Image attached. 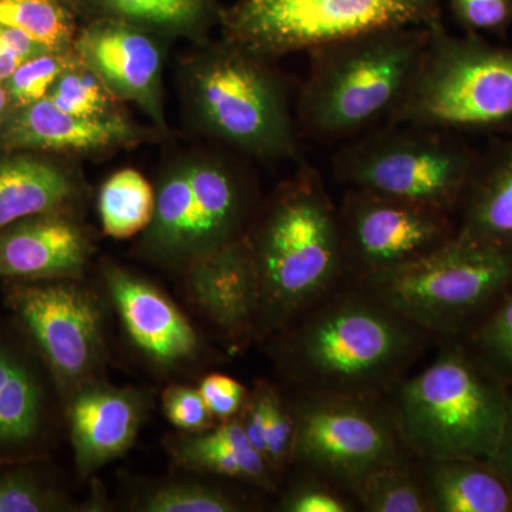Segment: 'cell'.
<instances>
[{"label":"cell","mask_w":512,"mask_h":512,"mask_svg":"<svg viewBox=\"0 0 512 512\" xmlns=\"http://www.w3.org/2000/svg\"><path fill=\"white\" fill-rule=\"evenodd\" d=\"M265 343L286 389L349 396H390L437 345L350 276Z\"/></svg>","instance_id":"obj_1"},{"label":"cell","mask_w":512,"mask_h":512,"mask_svg":"<svg viewBox=\"0 0 512 512\" xmlns=\"http://www.w3.org/2000/svg\"><path fill=\"white\" fill-rule=\"evenodd\" d=\"M247 239L258 276L256 340L265 342L349 278L339 205L311 167L258 208Z\"/></svg>","instance_id":"obj_2"},{"label":"cell","mask_w":512,"mask_h":512,"mask_svg":"<svg viewBox=\"0 0 512 512\" xmlns=\"http://www.w3.org/2000/svg\"><path fill=\"white\" fill-rule=\"evenodd\" d=\"M429 26L382 30L316 47L298 124L318 141L355 138L392 120L419 67Z\"/></svg>","instance_id":"obj_3"},{"label":"cell","mask_w":512,"mask_h":512,"mask_svg":"<svg viewBox=\"0 0 512 512\" xmlns=\"http://www.w3.org/2000/svg\"><path fill=\"white\" fill-rule=\"evenodd\" d=\"M271 60L224 39L198 45L181 72L195 126L239 154L265 161L299 153L288 87Z\"/></svg>","instance_id":"obj_4"},{"label":"cell","mask_w":512,"mask_h":512,"mask_svg":"<svg viewBox=\"0 0 512 512\" xmlns=\"http://www.w3.org/2000/svg\"><path fill=\"white\" fill-rule=\"evenodd\" d=\"M510 394L463 340H446L390 397L404 436L420 458L490 460Z\"/></svg>","instance_id":"obj_5"},{"label":"cell","mask_w":512,"mask_h":512,"mask_svg":"<svg viewBox=\"0 0 512 512\" xmlns=\"http://www.w3.org/2000/svg\"><path fill=\"white\" fill-rule=\"evenodd\" d=\"M153 220L141 232L138 254L183 271L195 259L247 235L254 220L255 188L227 157L192 153L158 175Z\"/></svg>","instance_id":"obj_6"},{"label":"cell","mask_w":512,"mask_h":512,"mask_svg":"<svg viewBox=\"0 0 512 512\" xmlns=\"http://www.w3.org/2000/svg\"><path fill=\"white\" fill-rule=\"evenodd\" d=\"M511 121L512 49L453 35L441 19L430 23L412 86L389 123L458 133Z\"/></svg>","instance_id":"obj_7"},{"label":"cell","mask_w":512,"mask_h":512,"mask_svg":"<svg viewBox=\"0 0 512 512\" xmlns=\"http://www.w3.org/2000/svg\"><path fill=\"white\" fill-rule=\"evenodd\" d=\"M286 390L295 421L291 471L311 474L352 497L376 471L419 458L392 397Z\"/></svg>","instance_id":"obj_8"},{"label":"cell","mask_w":512,"mask_h":512,"mask_svg":"<svg viewBox=\"0 0 512 512\" xmlns=\"http://www.w3.org/2000/svg\"><path fill=\"white\" fill-rule=\"evenodd\" d=\"M365 284L436 343L461 340L512 285V251L454 237Z\"/></svg>","instance_id":"obj_9"},{"label":"cell","mask_w":512,"mask_h":512,"mask_svg":"<svg viewBox=\"0 0 512 512\" xmlns=\"http://www.w3.org/2000/svg\"><path fill=\"white\" fill-rule=\"evenodd\" d=\"M480 154L454 133L386 123L360 134L333 157L346 188L456 214Z\"/></svg>","instance_id":"obj_10"},{"label":"cell","mask_w":512,"mask_h":512,"mask_svg":"<svg viewBox=\"0 0 512 512\" xmlns=\"http://www.w3.org/2000/svg\"><path fill=\"white\" fill-rule=\"evenodd\" d=\"M441 0H237L222 12L224 39L275 59L382 32L429 26Z\"/></svg>","instance_id":"obj_11"},{"label":"cell","mask_w":512,"mask_h":512,"mask_svg":"<svg viewBox=\"0 0 512 512\" xmlns=\"http://www.w3.org/2000/svg\"><path fill=\"white\" fill-rule=\"evenodd\" d=\"M5 305L46 363L64 402L96 380L104 355V315L77 279L3 281Z\"/></svg>","instance_id":"obj_12"},{"label":"cell","mask_w":512,"mask_h":512,"mask_svg":"<svg viewBox=\"0 0 512 512\" xmlns=\"http://www.w3.org/2000/svg\"><path fill=\"white\" fill-rule=\"evenodd\" d=\"M346 269L365 282L423 258L456 237L448 212L346 188L339 205Z\"/></svg>","instance_id":"obj_13"},{"label":"cell","mask_w":512,"mask_h":512,"mask_svg":"<svg viewBox=\"0 0 512 512\" xmlns=\"http://www.w3.org/2000/svg\"><path fill=\"white\" fill-rule=\"evenodd\" d=\"M60 396L46 363L15 320L0 319V457L8 463L45 454Z\"/></svg>","instance_id":"obj_14"},{"label":"cell","mask_w":512,"mask_h":512,"mask_svg":"<svg viewBox=\"0 0 512 512\" xmlns=\"http://www.w3.org/2000/svg\"><path fill=\"white\" fill-rule=\"evenodd\" d=\"M163 37L113 20H90L73 50L117 100L134 103L151 126L168 136L164 110Z\"/></svg>","instance_id":"obj_15"},{"label":"cell","mask_w":512,"mask_h":512,"mask_svg":"<svg viewBox=\"0 0 512 512\" xmlns=\"http://www.w3.org/2000/svg\"><path fill=\"white\" fill-rule=\"evenodd\" d=\"M103 279L128 339L151 365L171 372L201 359L200 335L160 288L113 264L104 266Z\"/></svg>","instance_id":"obj_16"},{"label":"cell","mask_w":512,"mask_h":512,"mask_svg":"<svg viewBox=\"0 0 512 512\" xmlns=\"http://www.w3.org/2000/svg\"><path fill=\"white\" fill-rule=\"evenodd\" d=\"M167 137L156 127L134 123L126 114L84 119L60 110L49 99L10 111L0 123V148H26L64 157H100Z\"/></svg>","instance_id":"obj_17"},{"label":"cell","mask_w":512,"mask_h":512,"mask_svg":"<svg viewBox=\"0 0 512 512\" xmlns=\"http://www.w3.org/2000/svg\"><path fill=\"white\" fill-rule=\"evenodd\" d=\"M192 305L234 345L256 339L259 289L247 235L195 259L183 271Z\"/></svg>","instance_id":"obj_18"},{"label":"cell","mask_w":512,"mask_h":512,"mask_svg":"<svg viewBox=\"0 0 512 512\" xmlns=\"http://www.w3.org/2000/svg\"><path fill=\"white\" fill-rule=\"evenodd\" d=\"M93 252L80 212L30 215L0 229V281L79 279Z\"/></svg>","instance_id":"obj_19"},{"label":"cell","mask_w":512,"mask_h":512,"mask_svg":"<svg viewBox=\"0 0 512 512\" xmlns=\"http://www.w3.org/2000/svg\"><path fill=\"white\" fill-rule=\"evenodd\" d=\"M77 471L99 470L130 450L146 420V394L99 380L83 384L66 400Z\"/></svg>","instance_id":"obj_20"},{"label":"cell","mask_w":512,"mask_h":512,"mask_svg":"<svg viewBox=\"0 0 512 512\" xmlns=\"http://www.w3.org/2000/svg\"><path fill=\"white\" fill-rule=\"evenodd\" d=\"M89 187L74 158L0 148V229L53 211L82 210Z\"/></svg>","instance_id":"obj_21"},{"label":"cell","mask_w":512,"mask_h":512,"mask_svg":"<svg viewBox=\"0 0 512 512\" xmlns=\"http://www.w3.org/2000/svg\"><path fill=\"white\" fill-rule=\"evenodd\" d=\"M167 448L175 463L187 470L239 481L265 493H276L281 485V478L248 440L239 416L211 429L181 431L168 437Z\"/></svg>","instance_id":"obj_22"},{"label":"cell","mask_w":512,"mask_h":512,"mask_svg":"<svg viewBox=\"0 0 512 512\" xmlns=\"http://www.w3.org/2000/svg\"><path fill=\"white\" fill-rule=\"evenodd\" d=\"M454 221L456 237L512 251V138L480 154Z\"/></svg>","instance_id":"obj_23"},{"label":"cell","mask_w":512,"mask_h":512,"mask_svg":"<svg viewBox=\"0 0 512 512\" xmlns=\"http://www.w3.org/2000/svg\"><path fill=\"white\" fill-rule=\"evenodd\" d=\"M433 512H512V487L481 458H420Z\"/></svg>","instance_id":"obj_24"},{"label":"cell","mask_w":512,"mask_h":512,"mask_svg":"<svg viewBox=\"0 0 512 512\" xmlns=\"http://www.w3.org/2000/svg\"><path fill=\"white\" fill-rule=\"evenodd\" d=\"M74 15L113 20L160 37H184L201 45L222 12L214 0H66Z\"/></svg>","instance_id":"obj_25"},{"label":"cell","mask_w":512,"mask_h":512,"mask_svg":"<svg viewBox=\"0 0 512 512\" xmlns=\"http://www.w3.org/2000/svg\"><path fill=\"white\" fill-rule=\"evenodd\" d=\"M156 192L140 171L123 168L107 178L99 194L104 234L128 239L141 234L153 220Z\"/></svg>","instance_id":"obj_26"},{"label":"cell","mask_w":512,"mask_h":512,"mask_svg":"<svg viewBox=\"0 0 512 512\" xmlns=\"http://www.w3.org/2000/svg\"><path fill=\"white\" fill-rule=\"evenodd\" d=\"M357 510L365 512H433L420 457L376 471L352 493Z\"/></svg>","instance_id":"obj_27"},{"label":"cell","mask_w":512,"mask_h":512,"mask_svg":"<svg viewBox=\"0 0 512 512\" xmlns=\"http://www.w3.org/2000/svg\"><path fill=\"white\" fill-rule=\"evenodd\" d=\"M251 507L247 498L235 491L195 480L150 485L133 504V510L144 512H242Z\"/></svg>","instance_id":"obj_28"},{"label":"cell","mask_w":512,"mask_h":512,"mask_svg":"<svg viewBox=\"0 0 512 512\" xmlns=\"http://www.w3.org/2000/svg\"><path fill=\"white\" fill-rule=\"evenodd\" d=\"M0 25L25 33L49 50L72 49L79 32L66 0H0Z\"/></svg>","instance_id":"obj_29"},{"label":"cell","mask_w":512,"mask_h":512,"mask_svg":"<svg viewBox=\"0 0 512 512\" xmlns=\"http://www.w3.org/2000/svg\"><path fill=\"white\" fill-rule=\"evenodd\" d=\"M69 495L35 461L0 467V512L73 510Z\"/></svg>","instance_id":"obj_30"},{"label":"cell","mask_w":512,"mask_h":512,"mask_svg":"<svg viewBox=\"0 0 512 512\" xmlns=\"http://www.w3.org/2000/svg\"><path fill=\"white\" fill-rule=\"evenodd\" d=\"M47 99L60 110L84 119H107L123 114L121 101L76 53L73 62L56 80Z\"/></svg>","instance_id":"obj_31"},{"label":"cell","mask_w":512,"mask_h":512,"mask_svg":"<svg viewBox=\"0 0 512 512\" xmlns=\"http://www.w3.org/2000/svg\"><path fill=\"white\" fill-rule=\"evenodd\" d=\"M461 340L512 392V285Z\"/></svg>","instance_id":"obj_32"},{"label":"cell","mask_w":512,"mask_h":512,"mask_svg":"<svg viewBox=\"0 0 512 512\" xmlns=\"http://www.w3.org/2000/svg\"><path fill=\"white\" fill-rule=\"evenodd\" d=\"M74 50H46L19 64L6 80L13 109L47 99L60 74L70 66Z\"/></svg>","instance_id":"obj_33"},{"label":"cell","mask_w":512,"mask_h":512,"mask_svg":"<svg viewBox=\"0 0 512 512\" xmlns=\"http://www.w3.org/2000/svg\"><path fill=\"white\" fill-rule=\"evenodd\" d=\"M295 421L288 390L266 380L265 460L282 478L292 467Z\"/></svg>","instance_id":"obj_34"},{"label":"cell","mask_w":512,"mask_h":512,"mask_svg":"<svg viewBox=\"0 0 512 512\" xmlns=\"http://www.w3.org/2000/svg\"><path fill=\"white\" fill-rule=\"evenodd\" d=\"M289 487L279 500L278 510L284 512H355L357 505L350 495L342 493L325 481L292 470Z\"/></svg>","instance_id":"obj_35"},{"label":"cell","mask_w":512,"mask_h":512,"mask_svg":"<svg viewBox=\"0 0 512 512\" xmlns=\"http://www.w3.org/2000/svg\"><path fill=\"white\" fill-rule=\"evenodd\" d=\"M464 33L504 36L512 26V0H448Z\"/></svg>","instance_id":"obj_36"},{"label":"cell","mask_w":512,"mask_h":512,"mask_svg":"<svg viewBox=\"0 0 512 512\" xmlns=\"http://www.w3.org/2000/svg\"><path fill=\"white\" fill-rule=\"evenodd\" d=\"M161 402L165 417L175 429L202 431L218 423L198 389L173 384L164 390Z\"/></svg>","instance_id":"obj_37"},{"label":"cell","mask_w":512,"mask_h":512,"mask_svg":"<svg viewBox=\"0 0 512 512\" xmlns=\"http://www.w3.org/2000/svg\"><path fill=\"white\" fill-rule=\"evenodd\" d=\"M198 390L218 423L238 417L249 394L244 384L220 373L205 376Z\"/></svg>","instance_id":"obj_38"},{"label":"cell","mask_w":512,"mask_h":512,"mask_svg":"<svg viewBox=\"0 0 512 512\" xmlns=\"http://www.w3.org/2000/svg\"><path fill=\"white\" fill-rule=\"evenodd\" d=\"M46 50L25 33L0 25V82H6L20 63Z\"/></svg>","instance_id":"obj_39"},{"label":"cell","mask_w":512,"mask_h":512,"mask_svg":"<svg viewBox=\"0 0 512 512\" xmlns=\"http://www.w3.org/2000/svg\"><path fill=\"white\" fill-rule=\"evenodd\" d=\"M495 470L508 481L512 487V392L508 400L507 417H505L503 433L490 460Z\"/></svg>","instance_id":"obj_40"},{"label":"cell","mask_w":512,"mask_h":512,"mask_svg":"<svg viewBox=\"0 0 512 512\" xmlns=\"http://www.w3.org/2000/svg\"><path fill=\"white\" fill-rule=\"evenodd\" d=\"M12 110V100H10L6 84L5 82H0V123L9 116Z\"/></svg>","instance_id":"obj_41"},{"label":"cell","mask_w":512,"mask_h":512,"mask_svg":"<svg viewBox=\"0 0 512 512\" xmlns=\"http://www.w3.org/2000/svg\"><path fill=\"white\" fill-rule=\"evenodd\" d=\"M5 464H9V463H8V461L3 460V458H2V457H0V467L5 466Z\"/></svg>","instance_id":"obj_42"}]
</instances>
